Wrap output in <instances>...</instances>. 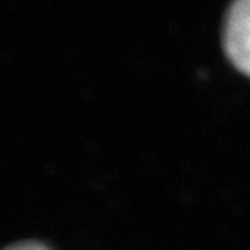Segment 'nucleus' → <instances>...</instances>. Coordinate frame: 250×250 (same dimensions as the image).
<instances>
[{"instance_id": "f257e3e1", "label": "nucleus", "mask_w": 250, "mask_h": 250, "mask_svg": "<svg viewBox=\"0 0 250 250\" xmlns=\"http://www.w3.org/2000/svg\"><path fill=\"white\" fill-rule=\"evenodd\" d=\"M223 45L233 67L250 77V0H238L228 7Z\"/></svg>"}, {"instance_id": "f03ea898", "label": "nucleus", "mask_w": 250, "mask_h": 250, "mask_svg": "<svg viewBox=\"0 0 250 250\" xmlns=\"http://www.w3.org/2000/svg\"><path fill=\"white\" fill-rule=\"evenodd\" d=\"M3 250H52V249H49L46 245L41 243V242L25 241V242H18V243H14V245H10V246L4 248Z\"/></svg>"}]
</instances>
